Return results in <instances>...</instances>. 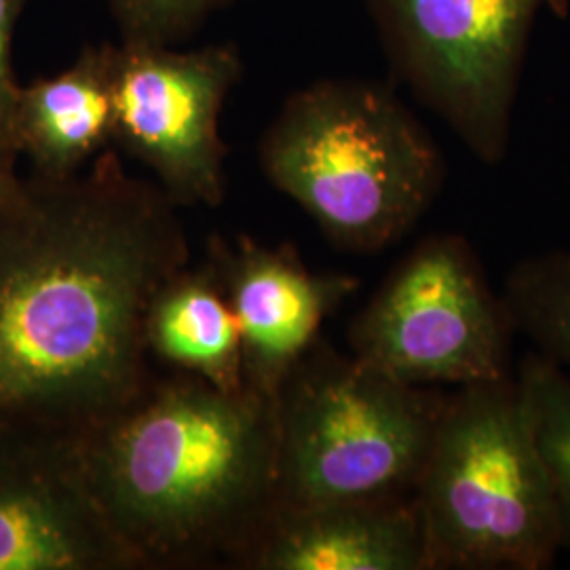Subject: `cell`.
<instances>
[{"instance_id": "cell-15", "label": "cell", "mask_w": 570, "mask_h": 570, "mask_svg": "<svg viewBox=\"0 0 570 570\" xmlns=\"http://www.w3.org/2000/svg\"><path fill=\"white\" fill-rule=\"evenodd\" d=\"M503 296L515 330L570 370V249L520 261L505 279Z\"/></svg>"}, {"instance_id": "cell-14", "label": "cell", "mask_w": 570, "mask_h": 570, "mask_svg": "<svg viewBox=\"0 0 570 570\" xmlns=\"http://www.w3.org/2000/svg\"><path fill=\"white\" fill-rule=\"evenodd\" d=\"M515 387L550 484L560 548L570 551V374L543 353H527Z\"/></svg>"}, {"instance_id": "cell-12", "label": "cell", "mask_w": 570, "mask_h": 570, "mask_svg": "<svg viewBox=\"0 0 570 570\" xmlns=\"http://www.w3.org/2000/svg\"><path fill=\"white\" fill-rule=\"evenodd\" d=\"M112 45L82 49L77 61L51 79L21 85L16 142L32 176L63 180L79 174L112 144Z\"/></svg>"}, {"instance_id": "cell-17", "label": "cell", "mask_w": 570, "mask_h": 570, "mask_svg": "<svg viewBox=\"0 0 570 570\" xmlns=\"http://www.w3.org/2000/svg\"><path fill=\"white\" fill-rule=\"evenodd\" d=\"M30 0H0V150L18 155L16 142V108L20 98V82L16 81L11 63L13 32L23 9Z\"/></svg>"}, {"instance_id": "cell-3", "label": "cell", "mask_w": 570, "mask_h": 570, "mask_svg": "<svg viewBox=\"0 0 570 570\" xmlns=\"http://www.w3.org/2000/svg\"><path fill=\"white\" fill-rule=\"evenodd\" d=\"M266 180L327 242L376 254L419 225L446 180L440 144L383 82L332 79L285 100L258 146Z\"/></svg>"}, {"instance_id": "cell-16", "label": "cell", "mask_w": 570, "mask_h": 570, "mask_svg": "<svg viewBox=\"0 0 570 570\" xmlns=\"http://www.w3.org/2000/svg\"><path fill=\"white\" fill-rule=\"evenodd\" d=\"M237 0H106L121 42L176 45Z\"/></svg>"}, {"instance_id": "cell-9", "label": "cell", "mask_w": 570, "mask_h": 570, "mask_svg": "<svg viewBox=\"0 0 570 570\" xmlns=\"http://www.w3.org/2000/svg\"><path fill=\"white\" fill-rule=\"evenodd\" d=\"M94 492L81 433L0 421V570H136Z\"/></svg>"}, {"instance_id": "cell-6", "label": "cell", "mask_w": 570, "mask_h": 570, "mask_svg": "<svg viewBox=\"0 0 570 570\" xmlns=\"http://www.w3.org/2000/svg\"><path fill=\"white\" fill-rule=\"evenodd\" d=\"M518 330L478 252L433 233L393 266L351 322V353L416 387L510 381Z\"/></svg>"}, {"instance_id": "cell-8", "label": "cell", "mask_w": 570, "mask_h": 570, "mask_svg": "<svg viewBox=\"0 0 570 570\" xmlns=\"http://www.w3.org/2000/svg\"><path fill=\"white\" fill-rule=\"evenodd\" d=\"M244 75L235 45H112V144L146 165L178 205L225 202L220 112Z\"/></svg>"}, {"instance_id": "cell-11", "label": "cell", "mask_w": 570, "mask_h": 570, "mask_svg": "<svg viewBox=\"0 0 570 570\" xmlns=\"http://www.w3.org/2000/svg\"><path fill=\"white\" fill-rule=\"evenodd\" d=\"M242 569L433 570L414 497L355 501L271 518Z\"/></svg>"}, {"instance_id": "cell-13", "label": "cell", "mask_w": 570, "mask_h": 570, "mask_svg": "<svg viewBox=\"0 0 570 570\" xmlns=\"http://www.w3.org/2000/svg\"><path fill=\"white\" fill-rule=\"evenodd\" d=\"M144 341L174 372L220 389H242L244 351L235 311L209 261L183 266L153 296Z\"/></svg>"}, {"instance_id": "cell-4", "label": "cell", "mask_w": 570, "mask_h": 570, "mask_svg": "<svg viewBox=\"0 0 570 570\" xmlns=\"http://www.w3.org/2000/svg\"><path fill=\"white\" fill-rule=\"evenodd\" d=\"M444 402L320 338L275 397V511L414 497Z\"/></svg>"}, {"instance_id": "cell-10", "label": "cell", "mask_w": 570, "mask_h": 570, "mask_svg": "<svg viewBox=\"0 0 570 570\" xmlns=\"http://www.w3.org/2000/svg\"><path fill=\"white\" fill-rule=\"evenodd\" d=\"M207 249L242 332L245 387L275 400L360 282L346 273H315L292 245L271 247L249 235L214 237Z\"/></svg>"}, {"instance_id": "cell-18", "label": "cell", "mask_w": 570, "mask_h": 570, "mask_svg": "<svg viewBox=\"0 0 570 570\" xmlns=\"http://www.w3.org/2000/svg\"><path fill=\"white\" fill-rule=\"evenodd\" d=\"M16 161L18 155L0 150V205L20 188L21 178L16 174Z\"/></svg>"}, {"instance_id": "cell-7", "label": "cell", "mask_w": 570, "mask_h": 570, "mask_svg": "<svg viewBox=\"0 0 570 570\" xmlns=\"http://www.w3.org/2000/svg\"><path fill=\"white\" fill-rule=\"evenodd\" d=\"M543 0H366L393 75L487 165L508 155Z\"/></svg>"}, {"instance_id": "cell-2", "label": "cell", "mask_w": 570, "mask_h": 570, "mask_svg": "<svg viewBox=\"0 0 570 570\" xmlns=\"http://www.w3.org/2000/svg\"><path fill=\"white\" fill-rule=\"evenodd\" d=\"M94 492L140 569L244 564L277 510L275 400L174 372L82 435Z\"/></svg>"}, {"instance_id": "cell-5", "label": "cell", "mask_w": 570, "mask_h": 570, "mask_svg": "<svg viewBox=\"0 0 570 570\" xmlns=\"http://www.w3.org/2000/svg\"><path fill=\"white\" fill-rule=\"evenodd\" d=\"M414 501L433 570L553 567L558 520L515 376L446 395Z\"/></svg>"}, {"instance_id": "cell-1", "label": "cell", "mask_w": 570, "mask_h": 570, "mask_svg": "<svg viewBox=\"0 0 570 570\" xmlns=\"http://www.w3.org/2000/svg\"><path fill=\"white\" fill-rule=\"evenodd\" d=\"M178 205L115 148L0 205V421L89 433L150 383L144 322L188 265Z\"/></svg>"}]
</instances>
